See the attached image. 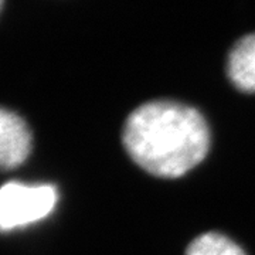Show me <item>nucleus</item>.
<instances>
[{
	"label": "nucleus",
	"mask_w": 255,
	"mask_h": 255,
	"mask_svg": "<svg viewBox=\"0 0 255 255\" xmlns=\"http://www.w3.org/2000/svg\"><path fill=\"white\" fill-rule=\"evenodd\" d=\"M58 201V191L47 183L9 182L0 187V233L28 227L47 219Z\"/></svg>",
	"instance_id": "obj_2"
},
{
	"label": "nucleus",
	"mask_w": 255,
	"mask_h": 255,
	"mask_svg": "<svg viewBox=\"0 0 255 255\" xmlns=\"http://www.w3.org/2000/svg\"><path fill=\"white\" fill-rule=\"evenodd\" d=\"M230 81L243 92H255V33L240 38L228 54Z\"/></svg>",
	"instance_id": "obj_4"
},
{
	"label": "nucleus",
	"mask_w": 255,
	"mask_h": 255,
	"mask_svg": "<svg viewBox=\"0 0 255 255\" xmlns=\"http://www.w3.org/2000/svg\"><path fill=\"white\" fill-rule=\"evenodd\" d=\"M31 152V132L24 119L0 108V170L14 169Z\"/></svg>",
	"instance_id": "obj_3"
},
{
	"label": "nucleus",
	"mask_w": 255,
	"mask_h": 255,
	"mask_svg": "<svg viewBox=\"0 0 255 255\" xmlns=\"http://www.w3.org/2000/svg\"><path fill=\"white\" fill-rule=\"evenodd\" d=\"M186 255H246V253L226 236L206 233L191 241Z\"/></svg>",
	"instance_id": "obj_5"
},
{
	"label": "nucleus",
	"mask_w": 255,
	"mask_h": 255,
	"mask_svg": "<svg viewBox=\"0 0 255 255\" xmlns=\"http://www.w3.org/2000/svg\"><path fill=\"white\" fill-rule=\"evenodd\" d=\"M1 4H3V0H0V9H1Z\"/></svg>",
	"instance_id": "obj_6"
},
{
	"label": "nucleus",
	"mask_w": 255,
	"mask_h": 255,
	"mask_svg": "<svg viewBox=\"0 0 255 255\" xmlns=\"http://www.w3.org/2000/svg\"><path fill=\"white\" fill-rule=\"evenodd\" d=\"M129 157L147 173L174 179L203 162L210 147L204 117L174 101H150L137 107L124 125Z\"/></svg>",
	"instance_id": "obj_1"
}]
</instances>
